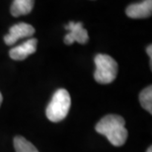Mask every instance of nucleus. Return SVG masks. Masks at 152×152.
Returning a JSON list of instances; mask_svg holds the SVG:
<instances>
[{"label": "nucleus", "instance_id": "obj_1", "mask_svg": "<svg viewBox=\"0 0 152 152\" xmlns=\"http://www.w3.org/2000/svg\"><path fill=\"white\" fill-rule=\"evenodd\" d=\"M96 132L103 134L114 146H122L128 140L125 121L122 116L107 115L96 125Z\"/></svg>", "mask_w": 152, "mask_h": 152}, {"label": "nucleus", "instance_id": "obj_2", "mask_svg": "<svg viewBox=\"0 0 152 152\" xmlns=\"http://www.w3.org/2000/svg\"><path fill=\"white\" fill-rule=\"evenodd\" d=\"M71 106L69 92L64 88L57 89L48 103L46 115L50 122L59 123L66 118Z\"/></svg>", "mask_w": 152, "mask_h": 152}, {"label": "nucleus", "instance_id": "obj_3", "mask_svg": "<svg viewBox=\"0 0 152 152\" xmlns=\"http://www.w3.org/2000/svg\"><path fill=\"white\" fill-rule=\"evenodd\" d=\"M96 70L94 79L101 85H108L116 80L118 75V63L110 55L97 54L95 56Z\"/></svg>", "mask_w": 152, "mask_h": 152}, {"label": "nucleus", "instance_id": "obj_4", "mask_svg": "<svg viewBox=\"0 0 152 152\" xmlns=\"http://www.w3.org/2000/svg\"><path fill=\"white\" fill-rule=\"evenodd\" d=\"M66 30L69 33L64 37V43L71 45L73 42H78L80 44H86L89 40L88 31L83 27L81 22H69V24L65 26Z\"/></svg>", "mask_w": 152, "mask_h": 152}, {"label": "nucleus", "instance_id": "obj_5", "mask_svg": "<svg viewBox=\"0 0 152 152\" xmlns=\"http://www.w3.org/2000/svg\"><path fill=\"white\" fill-rule=\"evenodd\" d=\"M34 34L35 28L33 26L26 23H19L9 28V33L4 37V42L7 45H13L20 38L31 37Z\"/></svg>", "mask_w": 152, "mask_h": 152}, {"label": "nucleus", "instance_id": "obj_6", "mask_svg": "<svg viewBox=\"0 0 152 152\" xmlns=\"http://www.w3.org/2000/svg\"><path fill=\"white\" fill-rule=\"evenodd\" d=\"M38 45V39L37 38H30L24 43L16 47H13L12 49L9 51V56L11 59L16 61H22L25 60L28 56L33 54L37 50Z\"/></svg>", "mask_w": 152, "mask_h": 152}, {"label": "nucleus", "instance_id": "obj_7", "mask_svg": "<svg viewBox=\"0 0 152 152\" xmlns=\"http://www.w3.org/2000/svg\"><path fill=\"white\" fill-rule=\"evenodd\" d=\"M125 14L131 19H144L152 14V0H142L141 2L133 3L128 6Z\"/></svg>", "mask_w": 152, "mask_h": 152}, {"label": "nucleus", "instance_id": "obj_8", "mask_svg": "<svg viewBox=\"0 0 152 152\" xmlns=\"http://www.w3.org/2000/svg\"><path fill=\"white\" fill-rule=\"evenodd\" d=\"M35 5V0H14L11 5L10 12L12 16L19 17L30 14Z\"/></svg>", "mask_w": 152, "mask_h": 152}, {"label": "nucleus", "instance_id": "obj_9", "mask_svg": "<svg viewBox=\"0 0 152 152\" xmlns=\"http://www.w3.org/2000/svg\"><path fill=\"white\" fill-rule=\"evenodd\" d=\"M14 143V148L16 152H39V150L35 147L33 143L27 140L24 137L17 135L14 137L13 140Z\"/></svg>", "mask_w": 152, "mask_h": 152}, {"label": "nucleus", "instance_id": "obj_10", "mask_svg": "<svg viewBox=\"0 0 152 152\" xmlns=\"http://www.w3.org/2000/svg\"><path fill=\"white\" fill-rule=\"evenodd\" d=\"M139 102L142 108L152 113V86H149L142 90L139 94Z\"/></svg>", "mask_w": 152, "mask_h": 152}, {"label": "nucleus", "instance_id": "obj_11", "mask_svg": "<svg viewBox=\"0 0 152 152\" xmlns=\"http://www.w3.org/2000/svg\"><path fill=\"white\" fill-rule=\"evenodd\" d=\"M146 52H147V54L149 55V58H150V68H151V64H152V45L151 44H149L147 46V48H146Z\"/></svg>", "mask_w": 152, "mask_h": 152}, {"label": "nucleus", "instance_id": "obj_12", "mask_svg": "<svg viewBox=\"0 0 152 152\" xmlns=\"http://www.w3.org/2000/svg\"><path fill=\"white\" fill-rule=\"evenodd\" d=\"M2 100H3V97H2L1 92H0V105H1V103H2Z\"/></svg>", "mask_w": 152, "mask_h": 152}, {"label": "nucleus", "instance_id": "obj_13", "mask_svg": "<svg viewBox=\"0 0 152 152\" xmlns=\"http://www.w3.org/2000/svg\"><path fill=\"white\" fill-rule=\"evenodd\" d=\"M146 152H152V147H151V146L148 147V149H147V151H146Z\"/></svg>", "mask_w": 152, "mask_h": 152}]
</instances>
